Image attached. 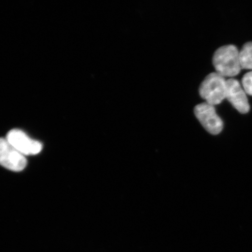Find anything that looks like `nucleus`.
Masks as SVG:
<instances>
[{
    "label": "nucleus",
    "mask_w": 252,
    "mask_h": 252,
    "mask_svg": "<svg viewBox=\"0 0 252 252\" xmlns=\"http://www.w3.org/2000/svg\"><path fill=\"white\" fill-rule=\"evenodd\" d=\"M226 81L217 72L208 75L199 88V94L206 103L215 106L225 98Z\"/></svg>",
    "instance_id": "nucleus-2"
},
{
    "label": "nucleus",
    "mask_w": 252,
    "mask_h": 252,
    "mask_svg": "<svg viewBox=\"0 0 252 252\" xmlns=\"http://www.w3.org/2000/svg\"><path fill=\"white\" fill-rule=\"evenodd\" d=\"M0 165L11 171L20 172L26 167L27 160L6 138H0Z\"/></svg>",
    "instance_id": "nucleus-3"
},
{
    "label": "nucleus",
    "mask_w": 252,
    "mask_h": 252,
    "mask_svg": "<svg viewBox=\"0 0 252 252\" xmlns=\"http://www.w3.org/2000/svg\"><path fill=\"white\" fill-rule=\"evenodd\" d=\"M6 139L24 156L36 155L42 150L40 142L32 139L23 131L13 129L8 132Z\"/></svg>",
    "instance_id": "nucleus-5"
},
{
    "label": "nucleus",
    "mask_w": 252,
    "mask_h": 252,
    "mask_svg": "<svg viewBox=\"0 0 252 252\" xmlns=\"http://www.w3.org/2000/svg\"><path fill=\"white\" fill-rule=\"evenodd\" d=\"M225 98L241 113H247L250 111L247 94L241 84L235 79L226 80Z\"/></svg>",
    "instance_id": "nucleus-6"
},
{
    "label": "nucleus",
    "mask_w": 252,
    "mask_h": 252,
    "mask_svg": "<svg viewBox=\"0 0 252 252\" xmlns=\"http://www.w3.org/2000/svg\"><path fill=\"white\" fill-rule=\"evenodd\" d=\"M213 63L217 73L223 77L236 76L242 69L239 52L234 45L223 46L217 49Z\"/></svg>",
    "instance_id": "nucleus-1"
},
{
    "label": "nucleus",
    "mask_w": 252,
    "mask_h": 252,
    "mask_svg": "<svg viewBox=\"0 0 252 252\" xmlns=\"http://www.w3.org/2000/svg\"><path fill=\"white\" fill-rule=\"evenodd\" d=\"M194 115L205 129L210 134H219L223 129V122L217 114L214 106L206 102L194 108Z\"/></svg>",
    "instance_id": "nucleus-4"
},
{
    "label": "nucleus",
    "mask_w": 252,
    "mask_h": 252,
    "mask_svg": "<svg viewBox=\"0 0 252 252\" xmlns=\"http://www.w3.org/2000/svg\"><path fill=\"white\" fill-rule=\"evenodd\" d=\"M242 83L245 93L252 96V71L248 72L244 75Z\"/></svg>",
    "instance_id": "nucleus-8"
},
{
    "label": "nucleus",
    "mask_w": 252,
    "mask_h": 252,
    "mask_svg": "<svg viewBox=\"0 0 252 252\" xmlns=\"http://www.w3.org/2000/svg\"><path fill=\"white\" fill-rule=\"evenodd\" d=\"M239 59L242 68L252 70V42L245 43L240 52Z\"/></svg>",
    "instance_id": "nucleus-7"
}]
</instances>
